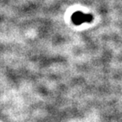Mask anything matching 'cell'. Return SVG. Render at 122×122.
<instances>
[{
  "label": "cell",
  "mask_w": 122,
  "mask_h": 122,
  "mask_svg": "<svg viewBox=\"0 0 122 122\" xmlns=\"http://www.w3.org/2000/svg\"><path fill=\"white\" fill-rule=\"evenodd\" d=\"M71 20L73 24L76 25H81L83 23H88L92 20V16L91 15H86L81 11L75 12L71 16Z\"/></svg>",
  "instance_id": "cell-1"
}]
</instances>
